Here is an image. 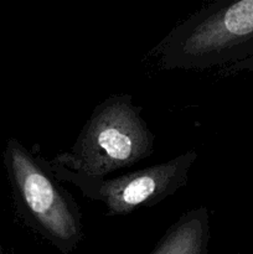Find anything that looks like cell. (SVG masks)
I'll return each instance as SVG.
<instances>
[{"label": "cell", "mask_w": 253, "mask_h": 254, "mask_svg": "<svg viewBox=\"0 0 253 254\" xmlns=\"http://www.w3.org/2000/svg\"><path fill=\"white\" fill-rule=\"evenodd\" d=\"M150 56L163 69L230 74L253 66V0L202 7L174 27Z\"/></svg>", "instance_id": "1"}, {"label": "cell", "mask_w": 253, "mask_h": 254, "mask_svg": "<svg viewBox=\"0 0 253 254\" xmlns=\"http://www.w3.org/2000/svg\"><path fill=\"white\" fill-rule=\"evenodd\" d=\"M129 94H114L92 112L68 151L50 163L93 178L130 168L154 151L155 136Z\"/></svg>", "instance_id": "2"}, {"label": "cell", "mask_w": 253, "mask_h": 254, "mask_svg": "<svg viewBox=\"0 0 253 254\" xmlns=\"http://www.w3.org/2000/svg\"><path fill=\"white\" fill-rule=\"evenodd\" d=\"M4 163L17 207L30 227L61 252H71L82 237L81 213L71 193L60 185L50 161L10 139Z\"/></svg>", "instance_id": "3"}, {"label": "cell", "mask_w": 253, "mask_h": 254, "mask_svg": "<svg viewBox=\"0 0 253 254\" xmlns=\"http://www.w3.org/2000/svg\"><path fill=\"white\" fill-rule=\"evenodd\" d=\"M196 160V150H189L165 163L112 179L87 176L50 164L60 183L71 184L83 197L101 202L108 216H121L150 207L180 190Z\"/></svg>", "instance_id": "4"}, {"label": "cell", "mask_w": 253, "mask_h": 254, "mask_svg": "<svg viewBox=\"0 0 253 254\" xmlns=\"http://www.w3.org/2000/svg\"><path fill=\"white\" fill-rule=\"evenodd\" d=\"M210 217L205 206L184 213L174 223L151 254H207Z\"/></svg>", "instance_id": "5"}, {"label": "cell", "mask_w": 253, "mask_h": 254, "mask_svg": "<svg viewBox=\"0 0 253 254\" xmlns=\"http://www.w3.org/2000/svg\"><path fill=\"white\" fill-rule=\"evenodd\" d=\"M0 254H2V247H1V245H0Z\"/></svg>", "instance_id": "6"}]
</instances>
